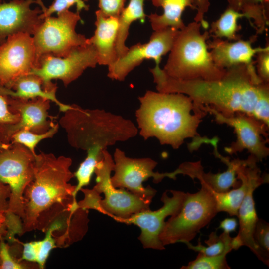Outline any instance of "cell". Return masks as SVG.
I'll use <instances>...</instances> for the list:
<instances>
[{"label":"cell","instance_id":"6da1fadb","mask_svg":"<svg viewBox=\"0 0 269 269\" xmlns=\"http://www.w3.org/2000/svg\"><path fill=\"white\" fill-rule=\"evenodd\" d=\"M159 65L150 69L157 91L186 95L198 106H208L224 116L245 113L269 127V83L261 80L255 66H234L226 69L221 79L207 81L174 79Z\"/></svg>","mask_w":269,"mask_h":269},{"label":"cell","instance_id":"7a4b0ae2","mask_svg":"<svg viewBox=\"0 0 269 269\" xmlns=\"http://www.w3.org/2000/svg\"><path fill=\"white\" fill-rule=\"evenodd\" d=\"M70 158L41 152L36 154L32 181L23 194L21 235L34 230L46 231L60 215L75 213L80 208L69 183L74 177Z\"/></svg>","mask_w":269,"mask_h":269},{"label":"cell","instance_id":"3957f363","mask_svg":"<svg viewBox=\"0 0 269 269\" xmlns=\"http://www.w3.org/2000/svg\"><path fill=\"white\" fill-rule=\"evenodd\" d=\"M138 100L135 116L144 139L155 137L177 149L185 139L200 136L197 130L207 113L187 95L147 90Z\"/></svg>","mask_w":269,"mask_h":269},{"label":"cell","instance_id":"277c9868","mask_svg":"<svg viewBox=\"0 0 269 269\" xmlns=\"http://www.w3.org/2000/svg\"><path fill=\"white\" fill-rule=\"evenodd\" d=\"M64 113L59 124L66 133L69 144L77 149L104 150L138 133L132 121L104 110L85 109L73 104Z\"/></svg>","mask_w":269,"mask_h":269},{"label":"cell","instance_id":"5b68a950","mask_svg":"<svg viewBox=\"0 0 269 269\" xmlns=\"http://www.w3.org/2000/svg\"><path fill=\"white\" fill-rule=\"evenodd\" d=\"M200 23L194 21L179 30L163 70L169 76L183 80H216L226 69L213 62L207 46L210 35L202 33Z\"/></svg>","mask_w":269,"mask_h":269},{"label":"cell","instance_id":"8992f818","mask_svg":"<svg viewBox=\"0 0 269 269\" xmlns=\"http://www.w3.org/2000/svg\"><path fill=\"white\" fill-rule=\"evenodd\" d=\"M114 162L107 149L102 152L95 173L96 184L92 189H81L84 199L78 202L84 210L95 209L113 217L115 220L149 210L151 202L121 188L118 189L111 182Z\"/></svg>","mask_w":269,"mask_h":269},{"label":"cell","instance_id":"52a82bcc","mask_svg":"<svg viewBox=\"0 0 269 269\" xmlns=\"http://www.w3.org/2000/svg\"><path fill=\"white\" fill-rule=\"evenodd\" d=\"M36 154L16 143L0 149V181L8 185L11 190L5 225L13 232L22 229L23 194L34 178Z\"/></svg>","mask_w":269,"mask_h":269},{"label":"cell","instance_id":"ba28073f","mask_svg":"<svg viewBox=\"0 0 269 269\" xmlns=\"http://www.w3.org/2000/svg\"><path fill=\"white\" fill-rule=\"evenodd\" d=\"M195 193H186L179 211L165 222L159 238L165 245L192 241L217 213L210 190L204 184Z\"/></svg>","mask_w":269,"mask_h":269},{"label":"cell","instance_id":"9c48e42d","mask_svg":"<svg viewBox=\"0 0 269 269\" xmlns=\"http://www.w3.org/2000/svg\"><path fill=\"white\" fill-rule=\"evenodd\" d=\"M80 20L79 13L69 10L57 13V17L50 16L44 19L33 37L35 49L34 68L45 55L64 57L73 49L89 44L88 38L75 31Z\"/></svg>","mask_w":269,"mask_h":269},{"label":"cell","instance_id":"30bf717a","mask_svg":"<svg viewBox=\"0 0 269 269\" xmlns=\"http://www.w3.org/2000/svg\"><path fill=\"white\" fill-rule=\"evenodd\" d=\"M114 174L111 182L116 188H127L132 193L151 202L156 191L150 186L144 187L142 183L150 177L158 183L165 177L176 179V170L172 172H154L157 162L150 158H132L126 156L124 151L116 148L114 154Z\"/></svg>","mask_w":269,"mask_h":269},{"label":"cell","instance_id":"8fae6325","mask_svg":"<svg viewBox=\"0 0 269 269\" xmlns=\"http://www.w3.org/2000/svg\"><path fill=\"white\" fill-rule=\"evenodd\" d=\"M200 108L212 115L217 123L226 124L234 129L236 139L229 146L224 148L226 153L232 155L246 149L258 162L269 155V148L267 146L269 127L264 123L243 113L226 116L207 106H201Z\"/></svg>","mask_w":269,"mask_h":269},{"label":"cell","instance_id":"7c38bea8","mask_svg":"<svg viewBox=\"0 0 269 269\" xmlns=\"http://www.w3.org/2000/svg\"><path fill=\"white\" fill-rule=\"evenodd\" d=\"M98 64L97 53L91 44H88L73 49L65 57L51 54L43 56L37 66L30 73L39 76L46 89H50L56 85L51 80L59 79L65 86L78 78L88 68L95 67Z\"/></svg>","mask_w":269,"mask_h":269},{"label":"cell","instance_id":"4fadbf2b","mask_svg":"<svg viewBox=\"0 0 269 269\" xmlns=\"http://www.w3.org/2000/svg\"><path fill=\"white\" fill-rule=\"evenodd\" d=\"M259 162L253 155H250L244 160L243 168L245 172L247 188L245 196L238 212L239 230L237 235L233 238V250L243 246L248 247L263 262V257L258 246L254 242L253 234L258 220L253 198L254 190L260 185L269 183V175L262 173L257 165Z\"/></svg>","mask_w":269,"mask_h":269},{"label":"cell","instance_id":"5bb4252c","mask_svg":"<svg viewBox=\"0 0 269 269\" xmlns=\"http://www.w3.org/2000/svg\"><path fill=\"white\" fill-rule=\"evenodd\" d=\"M179 30L167 27L154 31L149 40L138 43L129 48L126 53L108 66L107 76L123 81L127 76L145 60L153 59L160 64L162 57L169 52Z\"/></svg>","mask_w":269,"mask_h":269},{"label":"cell","instance_id":"9a60e30c","mask_svg":"<svg viewBox=\"0 0 269 269\" xmlns=\"http://www.w3.org/2000/svg\"><path fill=\"white\" fill-rule=\"evenodd\" d=\"M170 192L172 194L171 197L167 195V191L163 193L161 200L163 205L159 209L145 210L117 220L138 226L141 230L138 239L145 248L160 250L165 249L159 238L165 223V220L179 211L186 195V193L181 191L170 190Z\"/></svg>","mask_w":269,"mask_h":269},{"label":"cell","instance_id":"2e32d148","mask_svg":"<svg viewBox=\"0 0 269 269\" xmlns=\"http://www.w3.org/2000/svg\"><path fill=\"white\" fill-rule=\"evenodd\" d=\"M35 49L33 37L18 33L0 45V85L8 88L18 78L34 68Z\"/></svg>","mask_w":269,"mask_h":269},{"label":"cell","instance_id":"e0dca14e","mask_svg":"<svg viewBox=\"0 0 269 269\" xmlns=\"http://www.w3.org/2000/svg\"><path fill=\"white\" fill-rule=\"evenodd\" d=\"M5 97L10 110L19 114V119L13 124L0 125V142L10 143L12 135L20 131L41 134L54 125L51 119H49L48 112L50 101L42 98L23 99Z\"/></svg>","mask_w":269,"mask_h":269},{"label":"cell","instance_id":"ac0fdd59","mask_svg":"<svg viewBox=\"0 0 269 269\" xmlns=\"http://www.w3.org/2000/svg\"><path fill=\"white\" fill-rule=\"evenodd\" d=\"M219 139L217 137L210 138L208 144L213 147V154L227 167L222 173H206L200 161L186 162L182 163L177 168L179 174L187 175L193 180L196 178L200 184L205 185L211 191L225 192L235 188L241 185V181L237 177V170L242 163L243 160L239 158L230 160L228 157L222 156L218 150Z\"/></svg>","mask_w":269,"mask_h":269},{"label":"cell","instance_id":"d6986e66","mask_svg":"<svg viewBox=\"0 0 269 269\" xmlns=\"http://www.w3.org/2000/svg\"><path fill=\"white\" fill-rule=\"evenodd\" d=\"M35 3L38 0H12L8 3L0 0V45L14 34H34L44 20L40 17L42 9L31 8Z\"/></svg>","mask_w":269,"mask_h":269},{"label":"cell","instance_id":"ffe728a7","mask_svg":"<svg viewBox=\"0 0 269 269\" xmlns=\"http://www.w3.org/2000/svg\"><path fill=\"white\" fill-rule=\"evenodd\" d=\"M256 37L254 36L249 40L234 41L213 38L211 41H207V46L213 62L222 69L240 65L255 66L253 57L265 47H253Z\"/></svg>","mask_w":269,"mask_h":269},{"label":"cell","instance_id":"44dd1931","mask_svg":"<svg viewBox=\"0 0 269 269\" xmlns=\"http://www.w3.org/2000/svg\"><path fill=\"white\" fill-rule=\"evenodd\" d=\"M95 15L96 29L93 36L88 38V42L96 50L98 64L108 67L118 59L116 44L118 18L106 17L99 10Z\"/></svg>","mask_w":269,"mask_h":269},{"label":"cell","instance_id":"7402d4cb","mask_svg":"<svg viewBox=\"0 0 269 269\" xmlns=\"http://www.w3.org/2000/svg\"><path fill=\"white\" fill-rule=\"evenodd\" d=\"M56 89L57 87L45 89L41 78L30 73L18 78L8 88L0 85V92L4 95L23 99L42 98L55 103L59 110L64 112L71 109L72 105L65 104L58 100L56 97Z\"/></svg>","mask_w":269,"mask_h":269},{"label":"cell","instance_id":"603a6c76","mask_svg":"<svg viewBox=\"0 0 269 269\" xmlns=\"http://www.w3.org/2000/svg\"><path fill=\"white\" fill-rule=\"evenodd\" d=\"M155 7H161L163 13H151L148 16L152 28L156 31L167 27L177 30L183 28L185 25L182 15L186 7L195 9V0H151Z\"/></svg>","mask_w":269,"mask_h":269},{"label":"cell","instance_id":"cb8c5ba5","mask_svg":"<svg viewBox=\"0 0 269 269\" xmlns=\"http://www.w3.org/2000/svg\"><path fill=\"white\" fill-rule=\"evenodd\" d=\"M228 7L242 13L257 34L267 31L269 26V0H227Z\"/></svg>","mask_w":269,"mask_h":269},{"label":"cell","instance_id":"d4e9b609","mask_svg":"<svg viewBox=\"0 0 269 269\" xmlns=\"http://www.w3.org/2000/svg\"><path fill=\"white\" fill-rule=\"evenodd\" d=\"M144 0H130L126 7H124L118 17V29L116 44L118 59L124 56L129 48L125 42L129 35L131 25L135 21L145 22L146 15L144 11Z\"/></svg>","mask_w":269,"mask_h":269},{"label":"cell","instance_id":"484cf974","mask_svg":"<svg viewBox=\"0 0 269 269\" xmlns=\"http://www.w3.org/2000/svg\"><path fill=\"white\" fill-rule=\"evenodd\" d=\"M243 162L244 160L237 170V177L241 181V185L238 187L221 193L210 190L214 196L218 212H225L230 216H238V210L247 188V179L243 168Z\"/></svg>","mask_w":269,"mask_h":269},{"label":"cell","instance_id":"4316f807","mask_svg":"<svg viewBox=\"0 0 269 269\" xmlns=\"http://www.w3.org/2000/svg\"><path fill=\"white\" fill-rule=\"evenodd\" d=\"M61 226V223L56 220L46 230V235L43 240L23 244V250L20 260L36 262L40 269H43L50 251L56 247L53 233Z\"/></svg>","mask_w":269,"mask_h":269},{"label":"cell","instance_id":"83f0119b","mask_svg":"<svg viewBox=\"0 0 269 269\" xmlns=\"http://www.w3.org/2000/svg\"><path fill=\"white\" fill-rule=\"evenodd\" d=\"M245 15L231 8L227 7L219 18L213 22L208 31L213 38H226L228 40L234 41L240 39L238 32L240 26L237 22Z\"/></svg>","mask_w":269,"mask_h":269},{"label":"cell","instance_id":"f1b7e54d","mask_svg":"<svg viewBox=\"0 0 269 269\" xmlns=\"http://www.w3.org/2000/svg\"><path fill=\"white\" fill-rule=\"evenodd\" d=\"M232 239L229 233L223 232L218 236L216 231H213L210 234L208 239L205 241L207 246L202 245L200 240L195 246L191 244L190 242H186L184 244L191 250L200 252L206 256H213L220 255L226 250L231 251L233 250Z\"/></svg>","mask_w":269,"mask_h":269},{"label":"cell","instance_id":"f546056e","mask_svg":"<svg viewBox=\"0 0 269 269\" xmlns=\"http://www.w3.org/2000/svg\"><path fill=\"white\" fill-rule=\"evenodd\" d=\"M103 150L99 148H92L87 151L86 158L74 173L77 180V185L74 192V197H76L77 193L81 188L89 184L96 165L101 157Z\"/></svg>","mask_w":269,"mask_h":269},{"label":"cell","instance_id":"4dcf8cb0","mask_svg":"<svg viewBox=\"0 0 269 269\" xmlns=\"http://www.w3.org/2000/svg\"><path fill=\"white\" fill-rule=\"evenodd\" d=\"M59 124H54L48 131L41 134L35 133L28 130L20 131L12 135L10 143L21 144L34 154H36L35 149L37 145L42 140L53 137L57 132Z\"/></svg>","mask_w":269,"mask_h":269},{"label":"cell","instance_id":"1f68e13d","mask_svg":"<svg viewBox=\"0 0 269 269\" xmlns=\"http://www.w3.org/2000/svg\"><path fill=\"white\" fill-rule=\"evenodd\" d=\"M230 251L226 250L222 254L213 256H206L199 252L196 259L190 261L181 269H230L226 260V255Z\"/></svg>","mask_w":269,"mask_h":269},{"label":"cell","instance_id":"d6a6232c","mask_svg":"<svg viewBox=\"0 0 269 269\" xmlns=\"http://www.w3.org/2000/svg\"><path fill=\"white\" fill-rule=\"evenodd\" d=\"M253 239L263 257V263L269 264V224L261 219H258L255 228Z\"/></svg>","mask_w":269,"mask_h":269},{"label":"cell","instance_id":"836d02e7","mask_svg":"<svg viewBox=\"0 0 269 269\" xmlns=\"http://www.w3.org/2000/svg\"><path fill=\"white\" fill-rule=\"evenodd\" d=\"M42 7V13L40 15L41 19L50 16L53 13H57L69 10L71 6L75 5L77 12L79 13L82 10H88L89 5H87L82 0H54L52 4L46 8L41 1L40 3Z\"/></svg>","mask_w":269,"mask_h":269},{"label":"cell","instance_id":"e575fe53","mask_svg":"<svg viewBox=\"0 0 269 269\" xmlns=\"http://www.w3.org/2000/svg\"><path fill=\"white\" fill-rule=\"evenodd\" d=\"M0 269H23L26 267L16 261L10 252V248L0 234Z\"/></svg>","mask_w":269,"mask_h":269},{"label":"cell","instance_id":"d590c367","mask_svg":"<svg viewBox=\"0 0 269 269\" xmlns=\"http://www.w3.org/2000/svg\"><path fill=\"white\" fill-rule=\"evenodd\" d=\"M256 73L264 82L269 83V45H266L263 50L256 54L255 62Z\"/></svg>","mask_w":269,"mask_h":269},{"label":"cell","instance_id":"8d00e7d4","mask_svg":"<svg viewBox=\"0 0 269 269\" xmlns=\"http://www.w3.org/2000/svg\"><path fill=\"white\" fill-rule=\"evenodd\" d=\"M10 195L11 190L9 186L0 181V231L3 236H5L6 232L4 224Z\"/></svg>","mask_w":269,"mask_h":269},{"label":"cell","instance_id":"74e56055","mask_svg":"<svg viewBox=\"0 0 269 269\" xmlns=\"http://www.w3.org/2000/svg\"><path fill=\"white\" fill-rule=\"evenodd\" d=\"M126 0H98L101 12L106 17L118 18L124 8Z\"/></svg>","mask_w":269,"mask_h":269},{"label":"cell","instance_id":"f35d334b","mask_svg":"<svg viewBox=\"0 0 269 269\" xmlns=\"http://www.w3.org/2000/svg\"><path fill=\"white\" fill-rule=\"evenodd\" d=\"M19 119V114L10 110L5 96L0 92V125L13 124Z\"/></svg>","mask_w":269,"mask_h":269},{"label":"cell","instance_id":"ab89813d","mask_svg":"<svg viewBox=\"0 0 269 269\" xmlns=\"http://www.w3.org/2000/svg\"><path fill=\"white\" fill-rule=\"evenodd\" d=\"M210 5V0H195L194 7L196 14L194 21L200 23L202 27L205 29H207L208 24L204 19V15L208 11Z\"/></svg>","mask_w":269,"mask_h":269},{"label":"cell","instance_id":"60d3db41","mask_svg":"<svg viewBox=\"0 0 269 269\" xmlns=\"http://www.w3.org/2000/svg\"><path fill=\"white\" fill-rule=\"evenodd\" d=\"M237 226V222L236 219L227 218L220 222L218 228L223 229L225 233H230L236 231Z\"/></svg>","mask_w":269,"mask_h":269},{"label":"cell","instance_id":"b9f144b4","mask_svg":"<svg viewBox=\"0 0 269 269\" xmlns=\"http://www.w3.org/2000/svg\"><path fill=\"white\" fill-rule=\"evenodd\" d=\"M11 145V143H4L0 141V149H6Z\"/></svg>","mask_w":269,"mask_h":269},{"label":"cell","instance_id":"7bdbcfd3","mask_svg":"<svg viewBox=\"0 0 269 269\" xmlns=\"http://www.w3.org/2000/svg\"><path fill=\"white\" fill-rule=\"evenodd\" d=\"M0 234H1L0 231Z\"/></svg>","mask_w":269,"mask_h":269}]
</instances>
